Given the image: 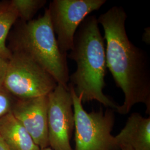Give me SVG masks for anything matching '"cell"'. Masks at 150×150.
<instances>
[{"mask_svg": "<svg viewBox=\"0 0 150 150\" xmlns=\"http://www.w3.org/2000/svg\"><path fill=\"white\" fill-rule=\"evenodd\" d=\"M127 17L122 7L113 6L97 18L106 42V66L125 96L123 104L116 111L126 115L136 104L142 103L150 115L149 58L144 50L129 41L125 27Z\"/></svg>", "mask_w": 150, "mask_h": 150, "instance_id": "cell-1", "label": "cell"}, {"mask_svg": "<svg viewBox=\"0 0 150 150\" xmlns=\"http://www.w3.org/2000/svg\"><path fill=\"white\" fill-rule=\"evenodd\" d=\"M67 57L77 65L76 71L70 76L69 83L81 98L82 102L95 100L116 111L118 105L103 92L106 85V51L96 16H87L82 22Z\"/></svg>", "mask_w": 150, "mask_h": 150, "instance_id": "cell-2", "label": "cell"}, {"mask_svg": "<svg viewBox=\"0 0 150 150\" xmlns=\"http://www.w3.org/2000/svg\"><path fill=\"white\" fill-rule=\"evenodd\" d=\"M16 23L9 48L11 52L23 54L46 70L57 83L69 88L67 54L59 50L48 9L37 19Z\"/></svg>", "mask_w": 150, "mask_h": 150, "instance_id": "cell-3", "label": "cell"}, {"mask_svg": "<svg viewBox=\"0 0 150 150\" xmlns=\"http://www.w3.org/2000/svg\"><path fill=\"white\" fill-rule=\"evenodd\" d=\"M73 101L75 119V149L74 150H121L111 134L115 124V110L101 107L87 112L82 100L69 83Z\"/></svg>", "mask_w": 150, "mask_h": 150, "instance_id": "cell-4", "label": "cell"}, {"mask_svg": "<svg viewBox=\"0 0 150 150\" xmlns=\"http://www.w3.org/2000/svg\"><path fill=\"white\" fill-rule=\"evenodd\" d=\"M3 87L17 99L47 96L57 85L54 77L23 54L12 52Z\"/></svg>", "mask_w": 150, "mask_h": 150, "instance_id": "cell-5", "label": "cell"}, {"mask_svg": "<svg viewBox=\"0 0 150 150\" xmlns=\"http://www.w3.org/2000/svg\"><path fill=\"white\" fill-rule=\"evenodd\" d=\"M106 0H54L47 8L54 32L62 53L73 46L75 33L87 16L101 8Z\"/></svg>", "mask_w": 150, "mask_h": 150, "instance_id": "cell-6", "label": "cell"}, {"mask_svg": "<svg viewBox=\"0 0 150 150\" xmlns=\"http://www.w3.org/2000/svg\"><path fill=\"white\" fill-rule=\"evenodd\" d=\"M47 97L49 147L53 150H74L70 140L75 129V119L69 88L57 83Z\"/></svg>", "mask_w": 150, "mask_h": 150, "instance_id": "cell-7", "label": "cell"}, {"mask_svg": "<svg viewBox=\"0 0 150 150\" xmlns=\"http://www.w3.org/2000/svg\"><path fill=\"white\" fill-rule=\"evenodd\" d=\"M47 110V96L16 98L11 110L40 149L49 146Z\"/></svg>", "mask_w": 150, "mask_h": 150, "instance_id": "cell-8", "label": "cell"}, {"mask_svg": "<svg viewBox=\"0 0 150 150\" xmlns=\"http://www.w3.org/2000/svg\"><path fill=\"white\" fill-rule=\"evenodd\" d=\"M115 138L119 147L127 145L134 150H150V117L145 118L139 113H132Z\"/></svg>", "mask_w": 150, "mask_h": 150, "instance_id": "cell-9", "label": "cell"}, {"mask_svg": "<svg viewBox=\"0 0 150 150\" xmlns=\"http://www.w3.org/2000/svg\"><path fill=\"white\" fill-rule=\"evenodd\" d=\"M0 136L10 150H40L27 130L9 113L0 120Z\"/></svg>", "mask_w": 150, "mask_h": 150, "instance_id": "cell-10", "label": "cell"}, {"mask_svg": "<svg viewBox=\"0 0 150 150\" xmlns=\"http://www.w3.org/2000/svg\"><path fill=\"white\" fill-rule=\"evenodd\" d=\"M18 20V15L10 1L0 2V56L7 60L12 53L6 45V40L11 27Z\"/></svg>", "mask_w": 150, "mask_h": 150, "instance_id": "cell-11", "label": "cell"}, {"mask_svg": "<svg viewBox=\"0 0 150 150\" xmlns=\"http://www.w3.org/2000/svg\"><path fill=\"white\" fill-rule=\"evenodd\" d=\"M11 5L18 15V20L28 22L46 4L45 0H11Z\"/></svg>", "mask_w": 150, "mask_h": 150, "instance_id": "cell-12", "label": "cell"}, {"mask_svg": "<svg viewBox=\"0 0 150 150\" xmlns=\"http://www.w3.org/2000/svg\"><path fill=\"white\" fill-rule=\"evenodd\" d=\"M15 99L3 86L0 87V120L11 112Z\"/></svg>", "mask_w": 150, "mask_h": 150, "instance_id": "cell-13", "label": "cell"}, {"mask_svg": "<svg viewBox=\"0 0 150 150\" xmlns=\"http://www.w3.org/2000/svg\"><path fill=\"white\" fill-rule=\"evenodd\" d=\"M8 61L0 56V87L3 86Z\"/></svg>", "mask_w": 150, "mask_h": 150, "instance_id": "cell-14", "label": "cell"}, {"mask_svg": "<svg viewBox=\"0 0 150 150\" xmlns=\"http://www.w3.org/2000/svg\"><path fill=\"white\" fill-rule=\"evenodd\" d=\"M149 28H146L145 29V31L144 34H143V37H142V40L143 41L145 42L147 44H149L150 41L148 40V35H150V32L148 33V31H149Z\"/></svg>", "mask_w": 150, "mask_h": 150, "instance_id": "cell-15", "label": "cell"}, {"mask_svg": "<svg viewBox=\"0 0 150 150\" xmlns=\"http://www.w3.org/2000/svg\"><path fill=\"white\" fill-rule=\"evenodd\" d=\"M0 150H10L6 146L3 139H2V138L1 137V136H0Z\"/></svg>", "mask_w": 150, "mask_h": 150, "instance_id": "cell-16", "label": "cell"}, {"mask_svg": "<svg viewBox=\"0 0 150 150\" xmlns=\"http://www.w3.org/2000/svg\"><path fill=\"white\" fill-rule=\"evenodd\" d=\"M120 147L121 150H134L132 147L127 145H121Z\"/></svg>", "mask_w": 150, "mask_h": 150, "instance_id": "cell-17", "label": "cell"}, {"mask_svg": "<svg viewBox=\"0 0 150 150\" xmlns=\"http://www.w3.org/2000/svg\"><path fill=\"white\" fill-rule=\"evenodd\" d=\"M40 150H53L50 147H45V148H42V149H40Z\"/></svg>", "mask_w": 150, "mask_h": 150, "instance_id": "cell-18", "label": "cell"}]
</instances>
